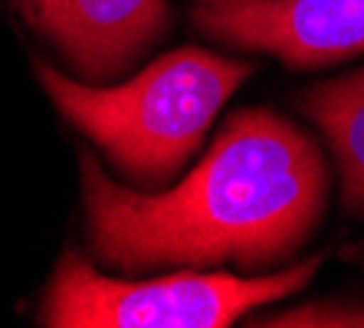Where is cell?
<instances>
[{
  "mask_svg": "<svg viewBox=\"0 0 364 328\" xmlns=\"http://www.w3.org/2000/svg\"><path fill=\"white\" fill-rule=\"evenodd\" d=\"M26 20L89 83L135 66L168 33V0H26Z\"/></svg>",
  "mask_w": 364,
  "mask_h": 328,
  "instance_id": "5",
  "label": "cell"
},
{
  "mask_svg": "<svg viewBox=\"0 0 364 328\" xmlns=\"http://www.w3.org/2000/svg\"><path fill=\"white\" fill-rule=\"evenodd\" d=\"M322 256L263 276L178 270L154 279H112L66 253L46 289L40 322L50 328H227L259 305L302 292Z\"/></svg>",
  "mask_w": 364,
  "mask_h": 328,
  "instance_id": "3",
  "label": "cell"
},
{
  "mask_svg": "<svg viewBox=\"0 0 364 328\" xmlns=\"http://www.w3.org/2000/svg\"><path fill=\"white\" fill-rule=\"evenodd\" d=\"M191 20L210 40L292 69L364 56V0H194Z\"/></svg>",
  "mask_w": 364,
  "mask_h": 328,
  "instance_id": "4",
  "label": "cell"
},
{
  "mask_svg": "<svg viewBox=\"0 0 364 328\" xmlns=\"http://www.w3.org/2000/svg\"><path fill=\"white\" fill-rule=\"evenodd\" d=\"M299 109L328 142L341 177V203L364 217V66L305 89Z\"/></svg>",
  "mask_w": 364,
  "mask_h": 328,
  "instance_id": "6",
  "label": "cell"
},
{
  "mask_svg": "<svg viewBox=\"0 0 364 328\" xmlns=\"http://www.w3.org/2000/svg\"><path fill=\"white\" fill-rule=\"evenodd\" d=\"M253 325L263 328H364V305L341 302V299H322L305 302L279 315H259Z\"/></svg>",
  "mask_w": 364,
  "mask_h": 328,
  "instance_id": "7",
  "label": "cell"
},
{
  "mask_svg": "<svg viewBox=\"0 0 364 328\" xmlns=\"http://www.w3.org/2000/svg\"><path fill=\"white\" fill-rule=\"evenodd\" d=\"M250 73L253 63L197 46L154 59L122 85L76 83L50 63H36V79L56 109L122 174L148 187H161L184 168Z\"/></svg>",
  "mask_w": 364,
  "mask_h": 328,
  "instance_id": "2",
  "label": "cell"
},
{
  "mask_svg": "<svg viewBox=\"0 0 364 328\" xmlns=\"http://www.w3.org/2000/svg\"><path fill=\"white\" fill-rule=\"evenodd\" d=\"M89 243L112 270H266L315 233L328 207V164L309 132L272 109H240L171 191L115 184L82 154Z\"/></svg>",
  "mask_w": 364,
  "mask_h": 328,
  "instance_id": "1",
  "label": "cell"
}]
</instances>
